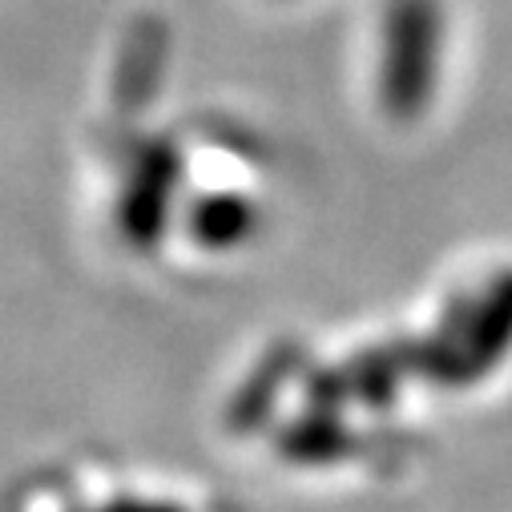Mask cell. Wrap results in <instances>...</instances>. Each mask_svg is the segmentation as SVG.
I'll use <instances>...</instances> for the list:
<instances>
[{"label": "cell", "instance_id": "1", "mask_svg": "<svg viewBox=\"0 0 512 512\" xmlns=\"http://www.w3.org/2000/svg\"><path fill=\"white\" fill-rule=\"evenodd\" d=\"M97 512H166V508H150V504H109V508H97Z\"/></svg>", "mask_w": 512, "mask_h": 512}]
</instances>
